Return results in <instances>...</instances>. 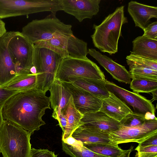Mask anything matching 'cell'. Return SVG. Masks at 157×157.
Here are the masks:
<instances>
[{
    "mask_svg": "<svg viewBox=\"0 0 157 157\" xmlns=\"http://www.w3.org/2000/svg\"><path fill=\"white\" fill-rule=\"evenodd\" d=\"M41 0H0V19L43 12Z\"/></svg>",
    "mask_w": 157,
    "mask_h": 157,
    "instance_id": "cell-11",
    "label": "cell"
},
{
    "mask_svg": "<svg viewBox=\"0 0 157 157\" xmlns=\"http://www.w3.org/2000/svg\"><path fill=\"white\" fill-rule=\"evenodd\" d=\"M20 91L9 90L0 87V106L2 107L10 98Z\"/></svg>",
    "mask_w": 157,
    "mask_h": 157,
    "instance_id": "cell-33",
    "label": "cell"
},
{
    "mask_svg": "<svg viewBox=\"0 0 157 157\" xmlns=\"http://www.w3.org/2000/svg\"><path fill=\"white\" fill-rule=\"evenodd\" d=\"M132 54L157 61V40L143 35L136 38L132 41Z\"/></svg>",
    "mask_w": 157,
    "mask_h": 157,
    "instance_id": "cell-21",
    "label": "cell"
},
{
    "mask_svg": "<svg viewBox=\"0 0 157 157\" xmlns=\"http://www.w3.org/2000/svg\"><path fill=\"white\" fill-rule=\"evenodd\" d=\"M146 120L144 115L133 112L127 114L120 123L122 126L134 127L142 125Z\"/></svg>",
    "mask_w": 157,
    "mask_h": 157,
    "instance_id": "cell-30",
    "label": "cell"
},
{
    "mask_svg": "<svg viewBox=\"0 0 157 157\" xmlns=\"http://www.w3.org/2000/svg\"><path fill=\"white\" fill-rule=\"evenodd\" d=\"M32 134L4 120L0 128V152L3 157H29Z\"/></svg>",
    "mask_w": 157,
    "mask_h": 157,
    "instance_id": "cell-3",
    "label": "cell"
},
{
    "mask_svg": "<svg viewBox=\"0 0 157 157\" xmlns=\"http://www.w3.org/2000/svg\"><path fill=\"white\" fill-rule=\"evenodd\" d=\"M138 153H157V145H151L146 147L138 146L135 149Z\"/></svg>",
    "mask_w": 157,
    "mask_h": 157,
    "instance_id": "cell-35",
    "label": "cell"
},
{
    "mask_svg": "<svg viewBox=\"0 0 157 157\" xmlns=\"http://www.w3.org/2000/svg\"><path fill=\"white\" fill-rule=\"evenodd\" d=\"M71 29V25L64 23L55 14L51 13L44 19L28 23L23 27L21 33L34 44L40 41L72 35Z\"/></svg>",
    "mask_w": 157,
    "mask_h": 157,
    "instance_id": "cell-4",
    "label": "cell"
},
{
    "mask_svg": "<svg viewBox=\"0 0 157 157\" xmlns=\"http://www.w3.org/2000/svg\"><path fill=\"white\" fill-rule=\"evenodd\" d=\"M59 122L60 127L61 128L63 131V133H64L66 130L67 125V118L64 115L61 113L58 116L56 119Z\"/></svg>",
    "mask_w": 157,
    "mask_h": 157,
    "instance_id": "cell-36",
    "label": "cell"
},
{
    "mask_svg": "<svg viewBox=\"0 0 157 157\" xmlns=\"http://www.w3.org/2000/svg\"><path fill=\"white\" fill-rule=\"evenodd\" d=\"M67 143L62 141V149L72 157H108L90 150L72 138H70Z\"/></svg>",
    "mask_w": 157,
    "mask_h": 157,
    "instance_id": "cell-25",
    "label": "cell"
},
{
    "mask_svg": "<svg viewBox=\"0 0 157 157\" xmlns=\"http://www.w3.org/2000/svg\"><path fill=\"white\" fill-rule=\"evenodd\" d=\"M143 36L151 39L157 40V22L147 25L144 29Z\"/></svg>",
    "mask_w": 157,
    "mask_h": 157,
    "instance_id": "cell-31",
    "label": "cell"
},
{
    "mask_svg": "<svg viewBox=\"0 0 157 157\" xmlns=\"http://www.w3.org/2000/svg\"><path fill=\"white\" fill-rule=\"evenodd\" d=\"M100 0H62L63 10L81 22L99 11Z\"/></svg>",
    "mask_w": 157,
    "mask_h": 157,
    "instance_id": "cell-14",
    "label": "cell"
},
{
    "mask_svg": "<svg viewBox=\"0 0 157 157\" xmlns=\"http://www.w3.org/2000/svg\"><path fill=\"white\" fill-rule=\"evenodd\" d=\"M157 132V119L146 120L142 125L134 127L121 125L117 130L109 133L112 144L134 142L138 144Z\"/></svg>",
    "mask_w": 157,
    "mask_h": 157,
    "instance_id": "cell-9",
    "label": "cell"
},
{
    "mask_svg": "<svg viewBox=\"0 0 157 157\" xmlns=\"http://www.w3.org/2000/svg\"><path fill=\"white\" fill-rule=\"evenodd\" d=\"M36 75L32 73L20 74L5 85L0 86L10 90L20 91L36 89Z\"/></svg>",
    "mask_w": 157,
    "mask_h": 157,
    "instance_id": "cell-24",
    "label": "cell"
},
{
    "mask_svg": "<svg viewBox=\"0 0 157 157\" xmlns=\"http://www.w3.org/2000/svg\"><path fill=\"white\" fill-rule=\"evenodd\" d=\"M17 31L6 32L0 37V87L7 84L17 75L15 65L8 49V44Z\"/></svg>",
    "mask_w": 157,
    "mask_h": 157,
    "instance_id": "cell-13",
    "label": "cell"
},
{
    "mask_svg": "<svg viewBox=\"0 0 157 157\" xmlns=\"http://www.w3.org/2000/svg\"><path fill=\"white\" fill-rule=\"evenodd\" d=\"M6 32L5 23L0 19V37Z\"/></svg>",
    "mask_w": 157,
    "mask_h": 157,
    "instance_id": "cell-37",
    "label": "cell"
},
{
    "mask_svg": "<svg viewBox=\"0 0 157 157\" xmlns=\"http://www.w3.org/2000/svg\"><path fill=\"white\" fill-rule=\"evenodd\" d=\"M105 81L90 78L71 77L65 82H71L103 100L109 95Z\"/></svg>",
    "mask_w": 157,
    "mask_h": 157,
    "instance_id": "cell-20",
    "label": "cell"
},
{
    "mask_svg": "<svg viewBox=\"0 0 157 157\" xmlns=\"http://www.w3.org/2000/svg\"><path fill=\"white\" fill-rule=\"evenodd\" d=\"M34 45L51 50L58 54L63 59L88 58L86 57L88 54L87 43L77 38L74 35L40 41Z\"/></svg>",
    "mask_w": 157,
    "mask_h": 157,
    "instance_id": "cell-7",
    "label": "cell"
},
{
    "mask_svg": "<svg viewBox=\"0 0 157 157\" xmlns=\"http://www.w3.org/2000/svg\"><path fill=\"white\" fill-rule=\"evenodd\" d=\"M105 84L108 91L113 93L127 105L132 106L134 112L144 115L149 112L155 115V108L152 102L138 93L129 91L106 79Z\"/></svg>",
    "mask_w": 157,
    "mask_h": 157,
    "instance_id": "cell-10",
    "label": "cell"
},
{
    "mask_svg": "<svg viewBox=\"0 0 157 157\" xmlns=\"http://www.w3.org/2000/svg\"><path fill=\"white\" fill-rule=\"evenodd\" d=\"M133 147L132 146L128 149L127 151L121 155L120 157H130V154L131 152L133 151Z\"/></svg>",
    "mask_w": 157,
    "mask_h": 157,
    "instance_id": "cell-38",
    "label": "cell"
},
{
    "mask_svg": "<svg viewBox=\"0 0 157 157\" xmlns=\"http://www.w3.org/2000/svg\"><path fill=\"white\" fill-rule=\"evenodd\" d=\"M129 69L136 67H144L157 71V61L147 59L131 53L126 57Z\"/></svg>",
    "mask_w": 157,
    "mask_h": 157,
    "instance_id": "cell-28",
    "label": "cell"
},
{
    "mask_svg": "<svg viewBox=\"0 0 157 157\" xmlns=\"http://www.w3.org/2000/svg\"><path fill=\"white\" fill-rule=\"evenodd\" d=\"M128 11L133 20L136 27L144 30L150 19L157 18V7L131 1L128 3Z\"/></svg>",
    "mask_w": 157,
    "mask_h": 157,
    "instance_id": "cell-19",
    "label": "cell"
},
{
    "mask_svg": "<svg viewBox=\"0 0 157 157\" xmlns=\"http://www.w3.org/2000/svg\"><path fill=\"white\" fill-rule=\"evenodd\" d=\"M49 97L36 89L19 92L2 108L4 120L21 127L32 134L46 124L42 119L45 110L51 109Z\"/></svg>",
    "mask_w": 157,
    "mask_h": 157,
    "instance_id": "cell-1",
    "label": "cell"
},
{
    "mask_svg": "<svg viewBox=\"0 0 157 157\" xmlns=\"http://www.w3.org/2000/svg\"><path fill=\"white\" fill-rule=\"evenodd\" d=\"M63 59L51 50L34 45L33 64L36 70V89L45 94L49 90Z\"/></svg>",
    "mask_w": 157,
    "mask_h": 157,
    "instance_id": "cell-5",
    "label": "cell"
},
{
    "mask_svg": "<svg viewBox=\"0 0 157 157\" xmlns=\"http://www.w3.org/2000/svg\"><path fill=\"white\" fill-rule=\"evenodd\" d=\"M62 82L70 93L75 107L81 113L99 110L102 99L71 82Z\"/></svg>",
    "mask_w": 157,
    "mask_h": 157,
    "instance_id": "cell-12",
    "label": "cell"
},
{
    "mask_svg": "<svg viewBox=\"0 0 157 157\" xmlns=\"http://www.w3.org/2000/svg\"><path fill=\"white\" fill-rule=\"evenodd\" d=\"M124 6L117 7L99 25H93L94 29L91 36L94 46L110 55L117 52L119 39L121 36L122 25L128 21L124 14Z\"/></svg>",
    "mask_w": 157,
    "mask_h": 157,
    "instance_id": "cell-2",
    "label": "cell"
},
{
    "mask_svg": "<svg viewBox=\"0 0 157 157\" xmlns=\"http://www.w3.org/2000/svg\"><path fill=\"white\" fill-rule=\"evenodd\" d=\"M61 113L64 115L67 121L66 128L62 134V140L64 141L71 136L73 131L78 127L83 114L75 107L71 96Z\"/></svg>",
    "mask_w": 157,
    "mask_h": 157,
    "instance_id": "cell-23",
    "label": "cell"
},
{
    "mask_svg": "<svg viewBox=\"0 0 157 157\" xmlns=\"http://www.w3.org/2000/svg\"><path fill=\"white\" fill-rule=\"evenodd\" d=\"M2 107L0 106V128L4 120L2 114Z\"/></svg>",
    "mask_w": 157,
    "mask_h": 157,
    "instance_id": "cell-39",
    "label": "cell"
},
{
    "mask_svg": "<svg viewBox=\"0 0 157 157\" xmlns=\"http://www.w3.org/2000/svg\"><path fill=\"white\" fill-rule=\"evenodd\" d=\"M54 152L47 149H31L30 157H57Z\"/></svg>",
    "mask_w": 157,
    "mask_h": 157,
    "instance_id": "cell-32",
    "label": "cell"
},
{
    "mask_svg": "<svg viewBox=\"0 0 157 157\" xmlns=\"http://www.w3.org/2000/svg\"><path fill=\"white\" fill-rule=\"evenodd\" d=\"M109 97L102 100L99 111L120 122L128 114L133 112L123 101L109 91Z\"/></svg>",
    "mask_w": 157,
    "mask_h": 157,
    "instance_id": "cell-17",
    "label": "cell"
},
{
    "mask_svg": "<svg viewBox=\"0 0 157 157\" xmlns=\"http://www.w3.org/2000/svg\"><path fill=\"white\" fill-rule=\"evenodd\" d=\"M121 125L120 122L98 111L84 114L78 126L109 134L118 130Z\"/></svg>",
    "mask_w": 157,
    "mask_h": 157,
    "instance_id": "cell-15",
    "label": "cell"
},
{
    "mask_svg": "<svg viewBox=\"0 0 157 157\" xmlns=\"http://www.w3.org/2000/svg\"><path fill=\"white\" fill-rule=\"evenodd\" d=\"M157 90H155L151 92L153 96V98L152 99L153 100H156L157 99Z\"/></svg>",
    "mask_w": 157,
    "mask_h": 157,
    "instance_id": "cell-40",
    "label": "cell"
},
{
    "mask_svg": "<svg viewBox=\"0 0 157 157\" xmlns=\"http://www.w3.org/2000/svg\"><path fill=\"white\" fill-rule=\"evenodd\" d=\"M49 90L51 105L53 110L52 117L56 120L68 102L71 95L62 81L58 79H55Z\"/></svg>",
    "mask_w": 157,
    "mask_h": 157,
    "instance_id": "cell-18",
    "label": "cell"
},
{
    "mask_svg": "<svg viewBox=\"0 0 157 157\" xmlns=\"http://www.w3.org/2000/svg\"><path fill=\"white\" fill-rule=\"evenodd\" d=\"M131 78L157 80V71L144 67L129 69Z\"/></svg>",
    "mask_w": 157,
    "mask_h": 157,
    "instance_id": "cell-29",
    "label": "cell"
},
{
    "mask_svg": "<svg viewBox=\"0 0 157 157\" xmlns=\"http://www.w3.org/2000/svg\"></svg>",
    "mask_w": 157,
    "mask_h": 157,
    "instance_id": "cell-42",
    "label": "cell"
},
{
    "mask_svg": "<svg viewBox=\"0 0 157 157\" xmlns=\"http://www.w3.org/2000/svg\"><path fill=\"white\" fill-rule=\"evenodd\" d=\"M88 54L94 58L116 80L126 84H130L131 78L125 67L103 55L94 48H89Z\"/></svg>",
    "mask_w": 157,
    "mask_h": 157,
    "instance_id": "cell-16",
    "label": "cell"
},
{
    "mask_svg": "<svg viewBox=\"0 0 157 157\" xmlns=\"http://www.w3.org/2000/svg\"><path fill=\"white\" fill-rule=\"evenodd\" d=\"M71 136L81 143L113 144L109 134L78 126Z\"/></svg>",
    "mask_w": 157,
    "mask_h": 157,
    "instance_id": "cell-22",
    "label": "cell"
},
{
    "mask_svg": "<svg viewBox=\"0 0 157 157\" xmlns=\"http://www.w3.org/2000/svg\"><path fill=\"white\" fill-rule=\"evenodd\" d=\"M138 144V145L141 147L157 145V132L152 135Z\"/></svg>",
    "mask_w": 157,
    "mask_h": 157,
    "instance_id": "cell-34",
    "label": "cell"
},
{
    "mask_svg": "<svg viewBox=\"0 0 157 157\" xmlns=\"http://www.w3.org/2000/svg\"><path fill=\"white\" fill-rule=\"evenodd\" d=\"M130 88L136 93H151L157 90V80L133 79L130 83Z\"/></svg>",
    "mask_w": 157,
    "mask_h": 157,
    "instance_id": "cell-27",
    "label": "cell"
},
{
    "mask_svg": "<svg viewBox=\"0 0 157 157\" xmlns=\"http://www.w3.org/2000/svg\"><path fill=\"white\" fill-rule=\"evenodd\" d=\"M90 150L108 157H120L128 151L121 149L118 144L81 143Z\"/></svg>",
    "mask_w": 157,
    "mask_h": 157,
    "instance_id": "cell-26",
    "label": "cell"
},
{
    "mask_svg": "<svg viewBox=\"0 0 157 157\" xmlns=\"http://www.w3.org/2000/svg\"><path fill=\"white\" fill-rule=\"evenodd\" d=\"M71 77L90 78L105 81L104 73L99 67L88 58H63L61 62L55 78L66 82Z\"/></svg>",
    "mask_w": 157,
    "mask_h": 157,
    "instance_id": "cell-6",
    "label": "cell"
},
{
    "mask_svg": "<svg viewBox=\"0 0 157 157\" xmlns=\"http://www.w3.org/2000/svg\"><path fill=\"white\" fill-rule=\"evenodd\" d=\"M29 157H30V156Z\"/></svg>",
    "mask_w": 157,
    "mask_h": 157,
    "instance_id": "cell-41",
    "label": "cell"
},
{
    "mask_svg": "<svg viewBox=\"0 0 157 157\" xmlns=\"http://www.w3.org/2000/svg\"><path fill=\"white\" fill-rule=\"evenodd\" d=\"M8 49L14 63L17 75L31 73L34 44L21 33H17L10 40Z\"/></svg>",
    "mask_w": 157,
    "mask_h": 157,
    "instance_id": "cell-8",
    "label": "cell"
}]
</instances>
